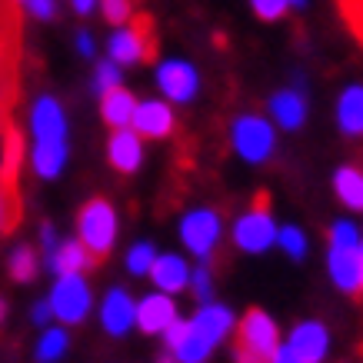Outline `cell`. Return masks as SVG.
<instances>
[{
	"label": "cell",
	"instance_id": "1",
	"mask_svg": "<svg viewBox=\"0 0 363 363\" xmlns=\"http://www.w3.org/2000/svg\"><path fill=\"white\" fill-rule=\"evenodd\" d=\"M27 127H30L27 164H30L33 177L57 180L67 170V160H70V121H67L64 104L54 94H40L30 104Z\"/></svg>",
	"mask_w": 363,
	"mask_h": 363
},
{
	"label": "cell",
	"instance_id": "2",
	"mask_svg": "<svg viewBox=\"0 0 363 363\" xmlns=\"http://www.w3.org/2000/svg\"><path fill=\"white\" fill-rule=\"evenodd\" d=\"M233 327H237L233 310L227 303L207 300V303L197 307L194 317H187L184 337L177 340V347H170V353H174L177 363H207L213 357V350L233 333Z\"/></svg>",
	"mask_w": 363,
	"mask_h": 363
},
{
	"label": "cell",
	"instance_id": "3",
	"mask_svg": "<svg viewBox=\"0 0 363 363\" xmlns=\"http://www.w3.org/2000/svg\"><path fill=\"white\" fill-rule=\"evenodd\" d=\"M327 274H330V284L347 297L363 294V227L350 217H340L330 223Z\"/></svg>",
	"mask_w": 363,
	"mask_h": 363
},
{
	"label": "cell",
	"instance_id": "4",
	"mask_svg": "<svg viewBox=\"0 0 363 363\" xmlns=\"http://www.w3.org/2000/svg\"><path fill=\"white\" fill-rule=\"evenodd\" d=\"M230 150L247 167H260L277 154V127L260 113H237L230 121Z\"/></svg>",
	"mask_w": 363,
	"mask_h": 363
},
{
	"label": "cell",
	"instance_id": "5",
	"mask_svg": "<svg viewBox=\"0 0 363 363\" xmlns=\"http://www.w3.org/2000/svg\"><path fill=\"white\" fill-rule=\"evenodd\" d=\"M280 327L267 310H247L237 323V347L233 363H270L274 350L280 347Z\"/></svg>",
	"mask_w": 363,
	"mask_h": 363
},
{
	"label": "cell",
	"instance_id": "6",
	"mask_svg": "<svg viewBox=\"0 0 363 363\" xmlns=\"http://www.w3.org/2000/svg\"><path fill=\"white\" fill-rule=\"evenodd\" d=\"M177 237L184 243V250L197 260V264H210V257L217 253L223 240V217L213 207H190L184 210V217L177 220Z\"/></svg>",
	"mask_w": 363,
	"mask_h": 363
},
{
	"label": "cell",
	"instance_id": "7",
	"mask_svg": "<svg viewBox=\"0 0 363 363\" xmlns=\"http://www.w3.org/2000/svg\"><path fill=\"white\" fill-rule=\"evenodd\" d=\"M117 237H121L117 207L104 197L87 200L77 213V240L100 260V257H107V253L117 247Z\"/></svg>",
	"mask_w": 363,
	"mask_h": 363
},
{
	"label": "cell",
	"instance_id": "8",
	"mask_svg": "<svg viewBox=\"0 0 363 363\" xmlns=\"http://www.w3.org/2000/svg\"><path fill=\"white\" fill-rule=\"evenodd\" d=\"M47 303L54 310V323L77 327L94 313V286L84 274H57Z\"/></svg>",
	"mask_w": 363,
	"mask_h": 363
},
{
	"label": "cell",
	"instance_id": "9",
	"mask_svg": "<svg viewBox=\"0 0 363 363\" xmlns=\"http://www.w3.org/2000/svg\"><path fill=\"white\" fill-rule=\"evenodd\" d=\"M277 233H280V223H277L274 210L267 207V203H253V207H247L240 217L233 220L230 240L240 253L260 257V253L277 247Z\"/></svg>",
	"mask_w": 363,
	"mask_h": 363
},
{
	"label": "cell",
	"instance_id": "10",
	"mask_svg": "<svg viewBox=\"0 0 363 363\" xmlns=\"http://www.w3.org/2000/svg\"><path fill=\"white\" fill-rule=\"evenodd\" d=\"M154 84L167 104H194L200 97V70L184 57H164L154 70Z\"/></svg>",
	"mask_w": 363,
	"mask_h": 363
},
{
	"label": "cell",
	"instance_id": "11",
	"mask_svg": "<svg viewBox=\"0 0 363 363\" xmlns=\"http://www.w3.org/2000/svg\"><path fill=\"white\" fill-rule=\"evenodd\" d=\"M267 117L277 130H303V123L310 117V104H307V87H303V77L297 74V80L290 87H280L274 97L267 100Z\"/></svg>",
	"mask_w": 363,
	"mask_h": 363
},
{
	"label": "cell",
	"instance_id": "12",
	"mask_svg": "<svg viewBox=\"0 0 363 363\" xmlns=\"http://www.w3.org/2000/svg\"><path fill=\"white\" fill-rule=\"evenodd\" d=\"M154 50V37H150V27L147 21L140 23H123V27H113L111 37H107V57L121 67H137L143 64Z\"/></svg>",
	"mask_w": 363,
	"mask_h": 363
},
{
	"label": "cell",
	"instance_id": "13",
	"mask_svg": "<svg viewBox=\"0 0 363 363\" xmlns=\"http://www.w3.org/2000/svg\"><path fill=\"white\" fill-rule=\"evenodd\" d=\"M97 320L107 337H127L130 330H137V300L127 286H111L97 303Z\"/></svg>",
	"mask_w": 363,
	"mask_h": 363
},
{
	"label": "cell",
	"instance_id": "14",
	"mask_svg": "<svg viewBox=\"0 0 363 363\" xmlns=\"http://www.w3.org/2000/svg\"><path fill=\"white\" fill-rule=\"evenodd\" d=\"M130 130L140 133L143 140H167V137L177 130L174 104H167L164 97L137 100V107H133V121H130Z\"/></svg>",
	"mask_w": 363,
	"mask_h": 363
},
{
	"label": "cell",
	"instance_id": "15",
	"mask_svg": "<svg viewBox=\"0 0 363 363\" xmlns=\"http://www.w3.org/2000/svg\"><path fill=\"white\" fill-rule=\"evenodd\" d=\"M286 347L294 350L300 363H323L330 357V327L327 323H320V320H300L294 330L286 333Z\"/></svg>",
	"mask_w": 363,
	"mask_h": 363
},
{
	"label": "cell",
	"instance_id": "16",
	"mask_svg": "<svg viewBox=\"0 0 363 363\" xmlns=\"http://www.w3.org/2000/svg\"><path fill=\"white\" fill-rule=\"evenodd\" d=\"M174 320H180V307L170 294L150 290L137 300V330L147 333V337H164V330Z\"/></svg>",
	"mask_w": 363,
	"mask_h": 363
},
{
	"label": "cell",
	"instance_id": "17",
	"mask_svg": "<svg viewBox=\"0 0 363 363\" xmlns=\"http://www.w3.org/2000/svg\"><path fill=\"white\" fill-rule=\"evenodd\" d=\"M190 260L184 257V253H157L154 267H150V274H147V280L154 284V290H160V294H170V297H177V294H184L190 284Z\"/></svg>",
	"mask_w": 363,
	"mask_h": 363
},
{
	"label": "cell",
	"instance_id": "18",
	"mask_svg": "<svg viewBox=\"0 0 363 363\" xmlns=\"http://www.w3.org/2000/svg\"><path fill=\"white\" fill-rule=\"evenodd\" d=\"M143 137L133 133L130 127L123 130H111V140H107V164L117 170V174H137L143 167V157H147V147H143Z\"/></svg>",
	"mask_w": 363,
	"mask_h": 363
},
{
	"label": "cell",
	"instance_id": "19",
	"mask_svg": "<svg viewBox=\"0 0 363 363\" xmlns=\"http://www.w3.org/2000/svg\"><path fill=\"white\" fill-rule=\"evenodd\" d=\"M333 121L343 137H363V84H347L337 94Z\"/></svg>",
	"mask_w": 363,
	"mask_h": 363
},
{
	"label": "cell",
	"instance_id": "20",
	"mask_svg": "<svg viewBox=\"0 0 363 363\" xmlns=\"http://www.w3.org/2000/svg\"><path fill=\"white\" fill-rule=\"evenodd\" d=\"M94 260H97V257H94V253H90L77 237H64L60 247L54 250V257H50L44 267L54 277L57 274H87L90 267H94Z\"/></svg>",
	"mask_w": 363,
	"mask_h": 363
},
{
	"label": "cell",
	"instance_id": "21",
	"mask_svg": "<svg viewBox=\"0 0 363 363\" xmlns=\"http://www.w3.org/2000/svg\"><path fill=\"white\" fill-rule=\"evenodd\" d=\"M100 100V117L104 123L111 127V130H123V127H130L133 121V107H137V97H133L127 87H113L111 94H104Z\"/></svg>",
	"mask_w": 363,
	"mask_h": 363
},
{
	"label": "cell",
	"instance_id": "22",
	"mask_svg": "<svg viewBox=\"0 0 363 363\" xmlns=\"http://www.w3.org/2000/svg\"><path fill=\"white\" fill-rule=\"evenodd\" d=\"M70 350V327L64 323H47L40 327V337L33 343V360L37 363H60Z\"/></svg>",
	"mask_w": 363,
	"mask_h": 363
},
{
	"label": "cell",
	"instance_id": "23",
	"mask_svg": "<svg viewBox=\"0 0 363 363\" xmlns=\"http://www.w3.org/2000/svg\"><path fill=\"white\" fill-rule=\"evenodd\" d=\"M333 194L347 210H363V167H337L333 170Z\"/></svg>",
	"mask_w": 363,
	"mask_h": 363
},
{
	"label": "cell",
	"instance_id": "24",
	"mask_svg": "<svg viewBox=\"0 0 363 363\" xmlns=\"http://www.w3.org/2000/svg\"><path fill=\"white\" fill-rule=\"evenodd\" d=\"M7 274H11L17 284H33L37 274H40V253L33 250L30 243H17V247L7 253Z\"/></svg>",
	"mask_w": 363,
	"mask_h": 363
},
{
	"label": "cell",
	"instance_id": "25",
	"mask_svg": "<svg viewBox=\"0 0 363 363\" xmlns=\"http://www.w3.org/2000/svg\"><path fill=\"white\" fill-rule=\"evenodd\" d=\"M157 247L150 240H133L130 247H127V253H123V267H127V274L130 277H147L150 274V267H154L157 260Z\"/></svg>",
	"mask_w": 363,
	"mask_h": 363
},
{
	"label": "cell",
	"instance_id": "26",
	"mask_svg": "<svg viewBox=\"0 0 363 363\" xmlns=\"http://www.w3.org/2000/svg\"><path fill=\"white\" fill-rule=\"evenodd\" d=\"M277 247L290 257V260H307V253H310V237L303 227H297V223H284L280 227V233H277Z\"/></svg>",
	"mask_w": 363,
	"mask_h": 363
},
{
	"label": "cell",
	"instance_id": "27",
	"mask_svg": "<svg viewBox=\"0 0 363 363\" xmlns=\"http://www.w3.org/2000/svg\"><path fill=\"white\" fill-rule=\"evenodd\" d=\"M113 87H123V67L113 64L111 57H104L94 64V77H90V90L104 97V94H111Z\"/></svg>",
	"mask_w": 363,
	"mask_h": 363
},
{
	"label": "cell",
	"instance_id": "28",
	"mask_svg": "<svg viewBox=\"0 0 363 363\" xmlns=\"http://www.w3.org/2000/svg\"><path fill=\"white\" fill-rule=\"evenodd\" d=\"M187 290L200 300V303L213 300V274H210V264H197L194 270H190V284H187Z\"/></svg>",
	"mask_w": 363,
	"mask_h": 363
},
{
	"label": "cell",
	"instance_id": "29",
	"mask_svg": "<svg viewBox=\"0 0 363 363\" xmlns=\"http://www.w3.org/2000/svg\"><path fill=\"white\" fill-rule=\"evenodd\" d=\"M100 13L104 21L113 23V27H123V23L133 21V0H100Z\"/></svg>",
	"mask_w": 363,
	"mask_h": 363
},
{
	"label": "cell",
	"instance_id": "30",
	"mask_svg": "<svg viewBox=\"0 0 363 363\" xmlns=\"http://www.w3.org/2000/svg\"><path fill=\"white\" fill-rule=\"evenodd\" d=\"M250 11L260 17V21L274 23L280 21V17H286V11H290V0H250Z\"/></svg>",
	"mask_w": 363,
	"mask_h": 363
},
{
	"label": "cell",
	"instance_id": "31",
	"mask_svg": "<svg viewBox=\"0 0 363 363\" xmlns=\"http://www.w3.org/2000/svg\"><path fill=\"white\" fill-rule=\"evenodd\" d=\"M23 157V140L17 137V133H11L7 137V143H4V177H17V164H21Z\"/></svg>",
	"mask_w": 363,
	"mask_h": 363
},
{
	"label": "cell",
	"instance_id": "32",
	"mask_svg": "<svg viewBox=\"0 0 363 363\" xmlns=\"http://www.w3.org/2000/svg\"><path fill=\"white\" fill-rule=\"evenodd\" d=\"M37 237H40V264H47V260H50V257H54V250L57 247H60V240H64V237H60V233H57V227L54 223H40V230H37Z\"/></svg>",
	"mask_w": 363,
	"mask_h": 363
},
{
	"label": "cell",
	"instance_id": "33",
	"mask_svg": "<svg viewBox=\"0 0 363 363\" xmlns=\"http://www.w3.org/2000/svg\"><path fill=\"white\" fill-rule=\"evenodd\" d=\"M23 11L30 13L33 21H54L57 17V0H27L23 4Z\"/></svg>",
	"mask_w": 363,
	"mask_h": 363
},
{
	"label": "cell",
	"instance_id": "34",
	"mask_svg": "<svg viewBox=\"0 0 363 363\" xmlns=\"http://www.w3.org/2000/svg\"><path fill=\"white\" fill-rule=\"evenodd\" d=\"M74 47H77V54L80 57H97V37H94V33L90 30H77L74 33Z\"/></svg>",
	"mask_w": 363,
	"mask_h": 363
},
{
	"label": "cell",
	"instance_id": "35",
	"mask_svg": "<svg viewBox=\"0 0 363 363\" xmlns=\"http://www.w3.org/2000/svg\"><path fill=\"white\" fill-rule=\"evenodd\" d=\"M30 320H33V327H47V323H54V310H50V303L44 300H37L30 307Z\"/></svg>",
	"mask_w": 363,
	"mask_h": 363
},
{
	"label": "cell",
	"instance_id": "36",
	"mask_svg": "<svg viewBox=\"0 0 363 363\" xmlns=\"http://www.w3.org/2000/svg\"><path fill=\"white\" fill-rule=\"evenodd\" d=\"M347 23H350V30L357 33V40L363 44V7H350V11H343Z\"/></svg>",
	"mask_w": 363,
	"mask_h": 363
},
{
	"label": "cell",
	"instance_id": "37",
	"mask_svg": "<svg viewBox=\"0 0 363 363\" xmlns=\"http://www.w3.org/2000/svg\"><path fill=\"white\" fill-rule=\"evenodd\" d=\"M270 363H300L297 357H294V350H290V347H286L284 340H280V347H277L274 350V357H270Z\"/></svg>",
	"mask_w": 363,
	"mask_h": 363
},
{
	"label": "cell",
	"instance_id": "38",
	"mask_svg": "<svg viewBox=\"0 0 363 363\" xmlns=\"http://www.w3.org/2000/svg\"><path fill=\"white\" fill-rule=\"evenodd\" d=\"M70 7H74V13H80V17H90V13L100 7V0H70Z\"/></svg>",
	"mask_w": 363,
	"mask_h": 363
},
{
	"label": "cell",
	"instance_id": "39",
	"mask_svg": "<svg viewBox=\"0 0 363 363\" xmlns=\"http://www.w3.org/2000/svg\"><path fill=\"white\" fill-rule=\"evenodd\" d=\"M11 227V207H7V197H4V187H0V233Z\"/></svg>",
	"mask_w": 363,
	"mask_h": 363
},
{
	"label": "cell",
	"instance_id": "40",
	"mask_svg": "<svg viewBox=\"0 0 363 363\" xmlns=\"http://www.w3.org/2000/svg\"><path fill=\"white\" fill-rule=\"evenodd\" d=\"M7 313H11V303L0 297V327H4V320H7Z\"/></svg>",
	"mask_w": 363,
	"mask_h": 363
},
{
	"label": "cell",
	"instance_id": "41",
	"mask_svg": "<svg viewBox=\"0 0 363 363\" xmlns=\"http://www.w3.org/2000/svg\"><path fill=\"white\" fill-rule=\"evenodd\" d=\"M350 7H363V0H340V11H350Z\"/></svg>",
	"mask_w": 363,
	"mask_h": 363
},
{
	"label": "cell",
	"instance_id": "42",
	"mask_svg": "<svg viewBox=\"0 0 363 363\" xmlns=\"http://www.w3.org/2000/svg\"><path fill=\"white\" fill-rule=\"evenodd\" d=\"M157 363H177V360H174V353H170V350H164L160 357H157Z\"/></svg>",
	"mask_w": 363,
	"mask_h": 363
},
{
	"label": "cell",
	"instance_id": "43",
	"mask_svg": "<svg viewBox=\"0 0 363 363\" xmlns=\"http://www.w3.org/2000/svg\"><path fill=\"white\" fill-rule=\"evenodd\" d=\"M300 7H307V0H290V11H300Z\"/></svg>",
	"mask_w": 363,
	"mask_h": 363
},
{
	"label": "cell",
	"instance_id": "44",
	"mask_svg": "<svg viewBox=\"0 0 363 363\" xmlns=\"http://www.w3.org/2000/svg\"><path fill=\"white\" fill-rule=\"evenodd\" d=\"M13 4H27V0H13Z\"/></svg>",
	"mask_w": 363,
	"mask_h": 363
}]
</instances>
